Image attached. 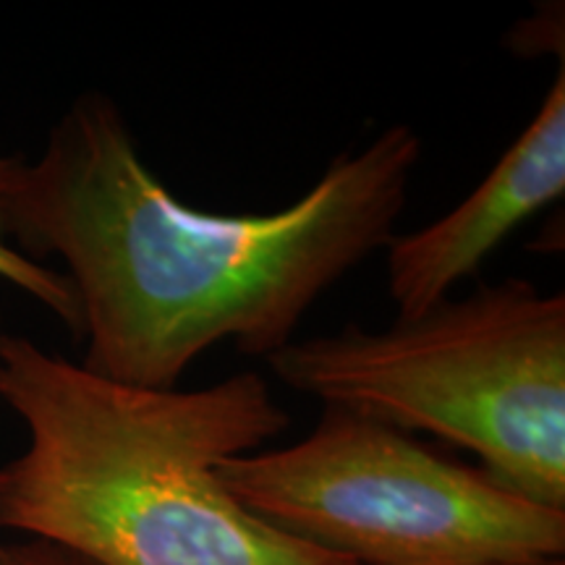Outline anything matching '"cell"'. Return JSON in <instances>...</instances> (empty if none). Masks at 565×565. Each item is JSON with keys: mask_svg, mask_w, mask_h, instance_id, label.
<instances>
[{"mask_svg": "<svg viewBox=\"0 0 565 565\" xmlns=\"http://www.w3.org/2000/svg\"><path fill=\"white\" fill-rule=\"evenodd\" d=\"M419 154L412 126H391L291 207L215 215L168 192L121 108L87 92L40 158L19 160L9 233L34 263H66L84 370L171 391L217 343L265 359L291 343L320 296L391 244Z\"/></svg>", "mask_w": 565, "mask_h": 565, "instance_id": "obj_1", "label": "cell"}, {"mask_svg": "<svg viewBox=\"0 0 565 565\" xmlns=\"http://www.w3.org/2000/svg\"><path fill=\"white\" fill-rule=\"evenodd\" d=\"M0 401L26 427L0 466V529L97 565H353L275 532L217 475L291 424L259 374L152 391L0 335Z\"/></svg>", "mask_w": 565, "mask_h": 565, "instance_id": "obj_2", "label": "cell"}, {"mask_svg": "<svg viewBox=\"0 0 565 565\" xmlns=\"http://www.w3.org/2000/svg\"><path fill=\"white\" fill-rule=\"evenodd\" d=\"M280 383L404 433H433L565 511V296L508 278L385 330L349 324L267 356Z\"/></svg>", "mask_w": 565, "mask_h": 565, "instance_id": "obj_3", "label": "cell"}, {"mask_svg": "<svg viewBox=\"0 0 565 565\" xmlns=\"http://www.w3.org/2000/svg\"><path fill=\"white\" fill-rule=\"evenodd\" d=\"M217 475L275 532L353 565L565 557V511L349 408L324 406L303 440L228 458Z\"/></svg>", "mask_w": 565, "mask_h": 565, "instance_id": "obj_4", "label": "cell"}, {"mask_svg": "<svg viewBox=\"0 0 565 565\" xmlns=\"http://www.w3.org/2000/svg\"><path fill=\"white\" fill-rule=\"evenodd\" d=\"M565 194V66L561 63L532 124L466 200L424 228L393 236L387 294L401 320L450 299V291L511 233Z\"/></svg>", "mask_w": 565, "mask_h": 565, "instance_id": "obj_5", "label": "cell"}, {"mask_svg": "<svg viewBox=\"0 0 565 565\" xmlns=\"http://www.w3.org/2000/svg\"><path fill=\"white\" fill-rule=\"evenodd\" d=\"M19 158H0V280L11 282L21 294L32 296L40 307L58 317L76 338L82 335V315L74 286L66 273L34 263L13 244L9 233V194L17 175Z\"/></svg>", "mask_w": 565, "mask_h": 565, "instance_id": "obj_6", "label": "cell"}, {"mask_svg": "<svg viewBox=\"0 0 565 565\" xmlns=\"http://www.w3.org/2000/svg\"><path fill=\"white\" fill-rule=\"evenodd\" d=\"M511 32V47L515 53L540 55L547 47V51H557V55H563V24L555 26L553 11L529 17Z\"/></svg>", "mask_w": 565, "mask_h": 565, "instance_id": "obj_7", "label": "cell"}, {"mask_svg": "<svg viewBox=\"0 0 565 565\" xmlns=\"http://www.w3.org/2000/svg\"><path fill=\"white\" fill-rule=\"evenodd\" d=\"M0 565H97L87 557L71 553L51 542H17V545H0Z\"/></svg>", "mask_w": 565, "mask_h": 565, "instance_id": "obj_8", "label": "cell"}, {"mask_svg": "<svg viewBox=\"0 0 565 565\" xmlns=\"http://www.w3.org/2000/svg\"><path fill=\"white\" fill-rule=\"evenodd\" d=\"M492 565H565V557H542V561H526V563H492Z\"/></svg>", "mask_w": 565, "mask_h": 565, "instance_id": "obj_9", "label": "cell"}]
</instances>
